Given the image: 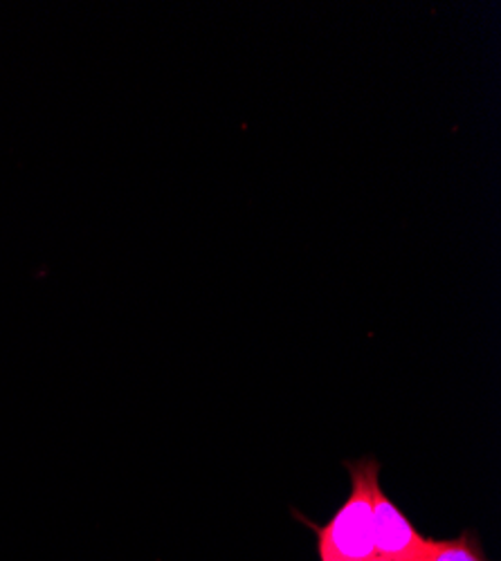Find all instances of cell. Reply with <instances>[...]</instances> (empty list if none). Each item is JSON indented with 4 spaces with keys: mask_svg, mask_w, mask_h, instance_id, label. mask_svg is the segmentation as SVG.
<instances>
[{
    "mask_svg": "<svg viewBox=\"0 0 501 561\" xmlns=\"http://www.w3.org/2000/svg\"><path fill=\"white\" fill-rule=\"evenodd\" d=\"M376 561H378V559H376Z\"/></svg>",
    "mask_w": 501,
    "mask_h": 561,
    "instance_id": "277c9868",
    "label": "cell"
},
{
    "mask_svg": "<svg viewBox=\"0 0 501 561\" xmlns=\"http://www.w3.org/2000/svg\"><path fill=\"white\" fill-rule=\"evenodd\" d=\"M351 492L327 524H315L299 512L295 517L315 533L320 561H376L374 492L380 485L383 465L374 456L344 462Z\"/></svg>",
    "mask_w": 501,
    "mask_h": 561,
    "instance_id": "6da1fadb",
    "label": "cell"
},
{
    "mask_svg": "<svg viewBox=\"0 0 501 561\" xmlns=\"http://www.w3.org/2000/svg\"><path fill=\"white\" fill-rule=\"evenodd\" d=\"M376 559L378 561H419L428 537H423L405 512L385 494L383 485L374 492Z\"/></svg>",
    "mask_w": 501,
    "mask_h": 561,
    "instance_id": "7a4b0ae2",
    "label": "cell"
},
{
    "mask_svg": "<svg viewBox=\"0 0 501 561\" xmlns=\"http://www.w3.org/2000/svg\"><path fill=\"white\" fill-rule=\"evenodd\" d=\"M419 561H490L477 530L466 528L454 539H428Z\"/></svg>",
    "mask_w": 501,
    "mask_h": 561,
    "instance_id": "3957f363",
    "label": "cell"
}]
</instances>
